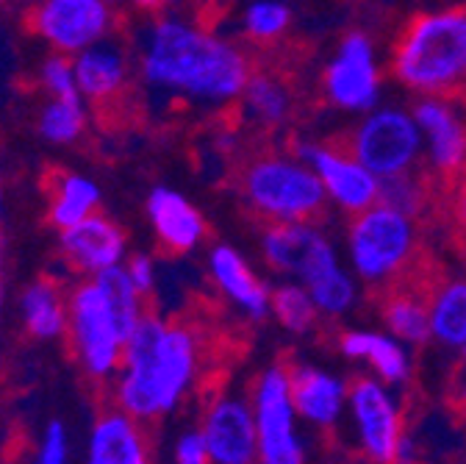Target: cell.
I'll return each instance as SVG.
<instances>
[{"instance_id":"obj_1","label":"cell","mask_w":466,"mask_h":464,"mask_svg":"<svg viewBox=\"0 0 466 464\" xmlns=\"http://www.w3.org/2000/svg\"><path fill=\"white\" fill-rule=\"evenodd\" d=\"M200 362L195 328L147 312L126 342L123 365L111 381V400L145 426L169 418L195 389Z\"/></svg>"},{"instance_id":"obj_2","label":"cell","mask_w":466,"mask_h":464,"mask_svg":"<svg viewBox=\"0 0 466 464\" xmlns=\"http://www.w3.org/2000/svg\"><path fill=\"white\" fill-rule=\"evenodd\" d=\"M253 65L230 42L178 17L153 20L139 42V76L150 89L203 103L242 95Z\"/></svg>"},{"instance_id":"obj_3","label":"cell","mask_w":466,"mask_h":464,"mask_svg":"<svg viewBox=\"0 0 466 464\" xmlns=\"http://www.w3.org/2000/svg\"><path fill=\"white\" fill-rule=\"evenodd\" d=\"M391 73L408 89L466 103V4L408 20L394 42Z\"/></svg>"},{"instance_id":"obj_4","label":"cell","mask_w":466,"mask_h":464,"mask_svg":"<svg viewBox=\"0 0 466 464\" xmlns=\"http://www.w3.org/2000/svg\"><path fill=\"white\" fill-rule=\"evenodd\" d=\"M239 192L250 211L269 222H303L325 220V192L309 170L278 156L248 159L239 170Z\"/></svg>"},{"instance_id":"obj_5","label":"cell","mask_w":466,"mask_h":464,"mask_svg":"<svg viewBox=\"0 0 466 464\" xmlns=\"http://www.w3.org/2000/svg\"><path fill=\"white\" fill-rule=\"evenodd\" d=\"M131 331L114 312L100 281L84 278L67 295V342L70 351L92 381H114L123 365Z\"/></svg>"},{"instance_id":"obj_6","label":"cell","mask_w":466,"mask_h":464,"mask_svg":"<svg viewBox=\"0 0 466 464\" xmlns=\"http://www.w3.org/2000/svg\"><path fill=\"white\" fill-rule=\"evenodd\" d=\"M250 403L258 437V464H306V442L289 389V367H267L253 384Z\"/></svg>"},{"instance_id":"obj_7","label":"cell","mask_w":466,"mask_h":464,"mask_svg":"<svg viewBox=\"0 0 466 464\" xmlns=\"http://www.w3.org/2000/svg\"><path fill=\"white\" fill-rule=\"evenodd\" d=\"M411 220L389 206H370L359 211L350 225V248L356 270L370 281L380 284L394 275L408 259L420 251Z\"/></svg>"},{"instance_id":"obj_8","label":"cell","mask_w":466,"mask_h":464,"mask_svg":"<svg viewBox=\"0 0 466 464\" xmlns=\"http://www.w3.org/2000/svg\"><path fill=\"white\" fill-rule=\"evenodd\" d=\"M28 28L56 53L78 56L114 31L111 0H36Z\"/></svg>"},{"instance_id":"obj_9","label":"cell","mask_w":466,"mask_h":464,"mask_svg":"<svg viewBox=\"0 0 466 464\" xmlns=\"http://www.w3.org/2000/svg\"><path fill=\"white\" fill-rule=\"evenodd\" d=\"M325 148L353 156L359 164L375 172V176H391V172H400L414 161L420 137L414 123L405 114L380 111L372 114L356 131L336 134L333 139L325 142Z\"/></svg>"},{"instance_id":"obj_10","label":"cell","mask_w":466,"mask_h":464,"mask_svg":"<svg viewBox=\"0 0 466 464\" xmlns=\"http://www.w3.org/2000/svg\"><path fill=\"white\" fill-rule=\"evenodd\" d=\"M347 409L367 459L375 464H391L405 428L400 400L389 384L372 376H359L347 389Z\"/></svg>"},{"instance_id":"obj_11","label":"cell","mask_w":466,"mask_h":464,"mask_svg":"<svg viewBox=\"0 0 466 464\" xmlns=\"http://www.w3.org/2000/svg\"><path fill=\"white\" fill-rule=\"evenodd\" d=\"M211 464H258V437L253 403L245 395H214L200 418Z\"/></svg>"},{"instance_id":"obj_12","label":"cell","mask_w":466,"mask_h":464,"mask_svg":"<svg viewBox=\"0 0 466 464\" xmlns=\"http://www.w3.org/2000/svg\"><path fill=\"white\" fill-rule=\"evenodd\" d=\"M264 256L280 273H295L306 286L339 270L330 245L303 222H269L264 231Z\"/></svg>"},{"instance_id":"obj_13","label":"cell","mask_w":466,"mask_h":464,"mask_svg":"<svg viewBox=\"0 0 466 464\" xmlns=\"http://www.w3.org/2000/svg\"><path fill=\"white\" fill-rule=\"evenodd\" d=\"M58 245H62L65 259L84 275H100L128 259V242L123 228L103 211L58 231Z\"/></svg>"},{"instance_id":"obj_14","label":"cell","mask_w":466,"mask_h":464,"mask_svg":"<svg viewBox=\"0 0 466 464\" xmlns=\"http://www.w3.org/2000/svg\"><path fill=\"white\" fill-rule=\"evenodd\" d=\"M84 464H153V448L145 423L116 406L100 412L86 437Z\"/></svg>"},{"instance_id":"obj_15","label":"cell","mask_w":466,"mask_h":464,"mask_svg":"<svg viewBox=\"0 0 466 464\" xmlns=\"http://www.w3.org/2000/svg\"><path fill=\"white\" fill-rule=\"evenodd\" d=\"M289 389H291V400H295L300 420L314 428H336V423L341 420L347 409L350 384L319 367L291 365Z\"/></svg>"},{"instance_id":"obj_16","label":"cell","mask_w":466,"mask_h":464,"mask_svg":"<svg viewBox=\"0 0 466 464\" xmlns=\"http://www.w3.org/2000/svg\"><path fill=\"white\" fill-rule=\"evenodd\" d=\"M328 95L344 108H367L378 95V76L372 65V47L361 34H350L339 59L325 73Z\"/></svg>"},{"instance_id":"obj_17","label":"cell","mask_w":466,"mask_h":464,"mask_svg":"<svg viewBox=\"0 0 466 464\" xmlns=\"http://www.w3.org/2000/svg\"><path fill=\"white\" fill-rule=\"evenodd\" d=\"M147 220L153 225V234L169 253H189L206 237L203 214L169 187H156L147 195Z\"/></svg>"},{"instance_id":"obj_18","label":"cell","mask_w":466,"mask_h":464,"mask_svg":"<svg viewBox=\"0 0 466 464\" xmlns=\"http://www.w3.org/2000/svg\"><path fill=\"white\" fill-rule=\"evenodd\" d=\"M76 65V78H78V92L89 103H108L120 95L128 84L131 76V62L128 53L123 50L120 42L103 39L78 56H73Z\"/></svg>"},{"instance_id":"obj_19","label":"cell","mask_w":466,"mask_h":464,"mask_svg":"<svg viewBox=\"0 0 466 464\" xmlns=\"http://www.w3.org/2000/svg\"><path fill=\"white\" fill-rule=\"evenodd\" d=\"M303 153L317 164L330 195L350 211H364L378 201V181L372 172L353 156H344L330 148H303Z\"/></svg>"},{"instance_id":"obj_20","label":"cell","mask_w":466,"mask_h":464,"mask_svg":"<svg viewBox=\"0 0 466 464\" xmlns=\"http://www.w3.org/2000/svg\"><path fill=\"white\" fill-rule=\"evenodd\" d=\"M211 278L219 293L250 320H261L269 312V289L256 278L248 262L228 245H217L208 259Z\"/></svg>"},{"instance_id":"obj_21","label":"cell","mask_w":466,"mask_h":464,"mask_svg":"<svg viewBox=\"0 0 466 464\" xmlns=\"http://www.w3.org/2000/svg\"><path fill=\"white\" fill-rule=\"evenodd\" d=\"M339 351L347 359L367 362L380 381L389 387H400L411 376V359H408L405 347L378 331H344L339 336Z\"/></svg>"},{"instance_id":"obj_22","label":"cell","mask_w":466,"mask_h":464,"mask_svg":"<svg viewBox=\"0 0 466 464\" xmlns=\"http://www.w3.org/2000/svg\"><path fill=\"white\" fill-rule=\"evenodd\" d=\"M20 317L34 339H62L67 336V295L56 281L36 278L20 295Z\"/></svg>"},{"instance_id":"obj_23","label":"cell","mask_w":466,"mask_h":464,"mask_svg":"<svg viewBox=\"0 0 466 464\" xmlns=\"http://www.w3.org/2000/svg\"><path fill=\"white\" fill-rule=\"evenodd\" d=\"M100 211V187L81 172H56L50 179L47 195V217L50 222L65 231L86 217Z\"/></svg>"},{"instance_id":"obj_24","label":"cell","mask_w":466,"mask_h":464,"mask_svg":"<svg viewBox=\"0 0 466 464\" xmlns=\"http://www.w3.org/2000/svg\"><path fill=\"white\" fill-rule=\"evenodd\" d=\"M417 120L431 134L433 164L441 176L461 170L466 164V129L455 120V114L441 103H417Z\"/></svg>"},{"instance_id":"obj_25","label":"cell","mask_w":466,"mask_h":464,"mask_svg":"<svg viewBox=\"0 0 466 464\" xmlns=\"http://www.w3.org/2000/svg\"><path fill=\"white\" fill-rule=\"evenodd\" d=\"M431 336L447 347L466 345V281H444L431 304Z\"/></svg>"},{"instance_id":"obj_26","label":"cell","mask_w":466,"mask_h":464,"mask_svg":"<svg viewBox=\"0 0 466 464\" xmlns=\"http://www.w3.org/2000/svg\"><path fill=\"white\" fill-rule=\"evenodd\" d=\"M86 129L84 98H50L36 118V131L50 145H73Z\"/></svg>"},{"instance_id":"obj_27","label":"cell","mask_w":466,"mask_h":464,"mask_svg":"<svg viewBox=\"0 0 466 464\" xmlns=\"http://www.w3.org/2000/svg\"><path fill=\"white\" fill-rule=\"evenodd\" d=\"M245 106L248 111H253L256 118L267 126L272 123H280L289 111V89H286V81L278 76V73H250L245 89Z\"/></svg>"},{"instance_id":"obj_28","label":"cell","mask_w":466,"mask_h":464,"mask_svg":"<svg viewBox=\"0 0 466 464\" xmlns=\"http://www.w3.org/2000/svg\"><path fill=\"white\" fill-rule=\"evenodd\" d=\"M441 176V172H439ZM439 222L447 228L450 245L466 256V164L450 176H441V206Z\"/></svg>"},{"instance_id":"obj_29","label":"cell","mask_w":466,"mask_h":464,"mask_svg":"<svg viewBox=\"0 0 466 464\" xmlns=\"http://www.w3.org/2000/svg\"><path fill=\"white\" fill-rule=\"evenodd\" d=\"M269 312L291 334H306L317 323V304L303 286H278L269 293Z\"/></svg>"},{"instance_id":"obj_30","label":"cell","mask_w":466,"mask_h":464,"mask_svg":"<svg viewBox=\"0 0 466 464\" xmlns=\"http://www.w3.org/2000/svg\"><path fill=\"white\" fill-rule=\"evenodd\" d=\"M39 84L50 98H81L73 56H65V53L53 50L39 65Z\"/></svg>"},{"instance_id":"obj_31","label":"cell","mask_w":466,"mask_h":464,"mask_svg":"<svg viewBox=\"0 0 466 464\" xmlns=\"http://www.w3.org/2000/svg\"><path fill=\"white\" fill-rule=\"evenodd\" d=\"M245 26L256 42L278 39L289 26V9L280 4H253L245 15Z\"/></svg>"},{"instance_id":"obj_32","label":"cell","mask_w":466,"mask_h":464,"mask_svg":"<svg viewBox=\"0 0 466 464\" xmlns=\"http://www.w3.org/2000/svg\"><path fill=\"white\" fill-rule=\"evenodd\" d=\"M31 464H70V434L62 420L45 426Z\"/></svg>"},{"instance_id":"obj_33","label":"cell","mask_w":466,"mask_h":464,"mask_svg":"<svg viewBox=\"0 0 466 464\" xmlns=\"http://www.w3.org/2000/svg\"><path fill=\"white\" fill-rule=\"evenodd\" d=\"M172 461L175 464H211V453H208L200 426L178 434V439L172 445Z\"/></svg>"},{"instance_id":"obj_34","label":"cell","mask_w":466,"mask_h":464,"mask_svg":"<svg viewBox=\"0 0 466 464\" xmlns=\"http://www.w3.org/2000/svg\"><path fill=\"white\" fill-rule=\"evenodd\" d=\"M123 267H126L128 278L134 281V286L147 298L156 286V262L147 253H134L123 262Z\"/></svg>"},{"instance_id":"obj_35","label":"cell","mask_w":466,"mask_h":464,"mask_svg":"<svg viewBox=\"0 0 466 464\" xmlns=\"http://www.w3.org/2000/svg\"><path fill=\"white\" fill-rule=\"evenodd\" d=\"M417 456H420V450H417L414 437L411 434H402L400 442H397V450H394L391 464H417Z\"/></svg>"},{"instance_id":"obj_36","label":"cell","mask_w":466,"mask_h":464,"mask_svg":"<svg viewBox=\"0 0 466 464\" xmlns=\"http://www.w3.org/2000/svg\"><path fill=\"white\" fill-rule=\"evenodd\" d=\"M128 4H134L137 9H145V12H158L169 4V0H128Z\"/></svg>"},{"instance_id":"obj_37","label":"cell","mask_w":466,"mask_h":464,"mask_svg":"<svg viewBox=\"0 0 466 464\" xmlns=\"http://www.w3.org/2000/svg\"><path fill=\"white\" fill-rule=\"evenodd\" d=\"M4 309H6V284L4 275H0V317H4Z\"/></svg>"},{"instance_id":"obj_38","label":"cell","mask_w":466,"mask_h":464,"mask_svg":"<svg viewBox=\"0 0 466 464\" xmlns=\"http://www.w3.org/2000/svg\"><path fill=\"white\" fill-rule=\"evenodd\" d=\"M458 403H461L463 409H466V378H463V384L458 387Z\"/></svg>"},{"instance_id":"obj_39","label":"cell","mask_w":466,"mask_h":464,"mask_svg":"<svg viewBox=\"0 0 466 464\" xmlns=\"http://www.w3.org/2000/svg\"><path fill=\"white\" fill-rule=\"evenodd\" d=\"M0 217H4V184H0Z\"/></svg>"},{"instance_id":"obj_40","label":"cell","mask_w":466,"mask_h":464,"mask_svg":"<svg viewBox=\"0 0 466 464\" xmlns=\"http://www.w3.org/2000/svg\"><path fill=\"white\" fill-rule=\"evenodd\" d=\"M461 365H463V370H466V345L461 347Z\"/></svg>"},{"instance_id":"obj_41","label":"cell","mask_w":466,"mask_h":464,"mask_svg":"<svg viewBox=\"0 0 466 464\" xmlns=\"http://www.w3.org/2000/svg\"><path fill=\"white\" fill-rule=\"evenodd\" d=\"M0 4H6V0H0Z\"/></svg>"}]
</instances>
